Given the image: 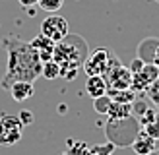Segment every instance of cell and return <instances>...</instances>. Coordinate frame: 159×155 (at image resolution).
<instances>
[{
    "label": "cell",
    "mask_w": 159,
    "mask_h": 155,
    "mask_svg": "<svg viewBox=\"0 0 159 155\" xmlns=\"http://www.w3.org/2000/svg\"><path fill=\"white\" fill-rule=\"evenodd\" d=\"M43 62L39 52L29 43H8V66L2 78V87H10L14 82H35L41 76Z\"/></svg>",
    "instance_id": "1"
},
{
    "label": "cell",
    "mask_w": 159,
    "mask_h": 155,
    "mask_svg": "<svg viewBox=\"0 0 159 155\" xmlns=\"http://www.w3.org/2000/svg\"><path fill=\"white\" fill-rule=\"evenodd\" d=\"M85 56H87L85 41L80 39V37H76V35H68L66 39H62L60 43L54 45L52 60H57L58 64L80 66V64H84Z\"/></svg>",
    "instance_id": "2"
},
{
    "label": "cell",
    "mask_w": 159,
    "mask_h": 155,
    "mask_svg": "<svg viewBox=\"0 0 159 155\" xmlns=\"http://www.w3.org/2000/svg\"><path fill=\"white\" fill-rule=\"evenodd\" d=\"M118 64H120V60H118V56L113 51L105 49V46H99V49L91 51L85 56L82 68H84L85 76H105L111 68H115Z\"/></svg>",
    "instance_id": "3"
},
{
    "label": "cell",
    "mask_w": 159,
    "mask_h": 155,
    "mask_svg": "<svg viewBox=\"0 0 159 155\" xmlns=\"http://www.w3.org/2000/svg\"><path fill=\"white\" fill-rule=\"evenodd\" d=\"M21 128L20 116L14 114H2L0 118V145H16L21 140Z\"/></svg>",
    "instance_id": "4"
},
{
    "label": "cell",
    "mask_w": 159,
    "mask_h": 155,
    "mask_svg": "<svg viewBox=\"0 0 159 155\" xmlns=\"http://www.w3.org/2000/svg\"><path fill=\"white\" fill-rule=\"evenodd\" d=\"M159 80V68L153 62H146L140 72L132 74V91L134 93H148L149 87Z\"/></svg>",
    "instance_id": "5"
},
{
    "label": "cell",
    "mask_w": 159,
    "mask_h": 155,
    "mask_svg": "<svg viewBox=\"0 0 159 155\" xmlns=\"http://www.w3.org/2000/svg\"><path fill=\"white\" fill-rule=\"evenodd\" d=\"M68 21L62 18V16H47V18L41 21V33L45 37H49L51 41L60 43L62 39H66L70 33Z\"/></svg>",
    "instance_id": "6"
},
{
    "label": "cell",
    "mask_w": 159,
    "mask_h": 155,
    "mask_svg": "<svg viewBox=\"0 0 159 155\" xmlns=\"http://www.w3.org/2000/svg\"><path fill=\"white\" fill-rule=\"evenodd\" d=\"M103 78L107 80L109 89H130L132 87V72L124 64L111 68Z\"/></svg>",
    "instance_id": "7"
},
{
    "label": "cell",
    "mask_w": 159,
    "mask_h": 155,
    "mask_svg": "<svg viewBox=\"0 0 159 155\" xmlns=\"http://www.w3.org/2000/svg\"><path fill=\"white\" fill-rule=\"evenodd\" d=\"M130 147L134 149V153L136 155H152L155 149H157V142H155V138L149 134V132H138L136 138L132 140V144Z\"/></svg>",
    "instance_id": "8"
},
{
    "label": "cell",
    "mask_w": 159,
    "mask_h": 155,
    "mask_svg": "<svg viewBox=\"0 0 159 155\" xmlns=\"http://www.w3.org/2000/svg\"><path fill=\"white\" fill-rule=\"evenodd\" d=\"M29 45L33 46V49L39 52V58H41V62H47L52 58V52H54V41H51L49 37H45L43 33H39L37 37H33L29 41Z\"/></svg>",
    "instance_id": "9"
},
{
    "label": "cell",
    "mask_w": 159,
    "mask_h": 155,
    "mask_svg": "<svg viewBox=\"0 0 159 155\" xmlns=\"http://www.w3.org/2000/svg\"><path fill=\"white\" fill-rule=\"evenodd\" d=\"M109 89L107 80L103 76H87V82H85V93L89 95L91 99H97L101 95H105Z\"/></svg>",
    "instance_id": "10"
},
{
    "label": "cell",
    "mask_w": 159,
    "mask_h": 155,
    "mask_svg": "<svg viewBox=\"0 0 159 155\" xmlns=\"http://www.w3.org/2000/svg\"><path fill=\"white\" fill-rule=\"evenodd\" d=\"M8 89H10L14 101H27V99L33 97V93H35L33 82H14Z\"/></svg>",
    "instance_id": "11"
},
{
    "label": "cell",
    "mask_w": 159,
    "mask_h": 155,
    "mask_svg": "<svg viewBox=\"0 0 159 155\" xmlns=\"http://www.w3.org/2000/svg\"><path fill=\"white\" fill-rule=\"evenodd\" d=\"M107 116L111 122H116V120H126L132 116V103H116L113 101L107 111Z\"/></svg>",
    "instance_id": "12"
},
{
    "label": "cell",
    "mask_w": 159,
    "mask_h": 155,
    "mask_svg": "<svg viewBox=\"0 0 159 155\" xmlns=\"http://www.w3.org/2000/svg\"><path fill=\"white\" fill-rule=\"evenodd\" d=\"M107 95L116 101V103H134L136 101V93L130 89H107Z\"/></svg>",
    "instance_id": "13"
},
{
    "label": "cell",
    "mask_w": 159,
    "mask_h": 155,
    "mask_svg": "<svg viewBox=\"0 0 159 155\" xmlns=\"http://www.w3.org/2000/svg\"><path fill=\"white\" fill-rule=\"evenodd\" d=\"M41 76L45 78V80H57V78H60V64L57 60H52V58L43 62Z\"/></svg>",
    "instance_id": "14"
},
{
    "label": "cell",
    "mask_w": 159,
    "mask_h": 155,
    "mask_svg": "<svg viewBox=\"0 0 159 155\" xmlns=\"http://www.w3.org/2000/svg\"><path fill=\"white\" fill-rule=\"evenodd\" d=\"M62 4H64V0H39L37 6L41 10H45L47 14H57L62 8Z\"/></svg>",
    "instance_id": "15"
},
{
    "label": "cell",
    "mask_w": 159,
    "mask_h": 155,
    "mask_svg": "<svg viewBox=\"0 0 159 155\" xmlns=\"http://www.w3.org/2000/svg\"><path fill=\"white\" fill-rule=\"evenodd\" d=\"M111 103H113V99H111L107 93H105V95H101V97H97V99H93V108H95V111H97L99 114H107Z\"/></svg>",
    "instance_id": "16"
},
{
    "label": "cell",
    "mask_w": 159,
    "mask_h": 155,
    "mask_svg": "<svg viewBox=\"0 0 159 155\" xmlns=\"http://www.w3.org/2000/svg\"><path fill=\"white\" fill-rule=\"evenodd\" d=\"M72 147L66 151V153H62V155H91V147H87L85 144H70Z\"/></svg>",
    "instance_id": "17"
},
{
    "label": "cell",
    "mask_w": 159,
    "mask_h": 155,
    "mask_svg": "<svg viewBox=\"0 0 159 155\" xmlns=\"http://www.w3.org/2000/svg\"><path fill=\"white\" fill-rule=\"evenodd\" d=\"M80 66H72V64H60V78H66L68 82L76 80V74H78Z\"/></svg>",
    "instance_id": "18"
},
{
    "label": "cell",
    "mask_w": 159,
    "mask_h": 155,
    "mask_svg": "<svg viewBox=\"0 0 159 155\" xmlns=\"http://www.w3.org/2000/svg\"><path fill=\"white\" fill-rule=\"evenodd\" d=\"M115 144L113 142H109V144H103V145H95L91 147V155H111L115 151Z\"/></svg>",
    "instance_id": "19"
},
{
    "label": "cell",
    "mask_w": 159,
    "mask_h": 155,
    "mask_svg": "<svg viewBox=\"0 0 159 155\" xmlns=\"http://www.w3.org/2000/svg\"><path fill=\"white\" fill-rule=\"evenodd\" d=\"M18 116H20V122L23 124V126H29V124H33V114H31L29 111H21Z\"/></svg>",
    "instance_id": "20"
},
{
    "label": "cell",
    "mask_w": 159,
    "mask_h": 155,
    "mask_svg": "<svg viewBox=\"0 0 159 155\" xmlns=\"http://www.w3.org/2000/svg\"><path fill=\"white\" fill-rule=\"evenodd\" d=\"M144 64H146V60H144V58H134V60H132V64H130L128 68H130V72H132V74H136V72H140V70L144 68Z\"/></svg>",
    "instance_id": "21"
},
{
    "label": "cell",
    "mask_w": 159,
    "mask_h": 155,
    "mask_svg": "<svg viewBox=\"0 0 159 155\" xmlns=\"http://www.w3.org/2000/svg\"><path fill=\"white\" fill-rule=\"evenodd\" d=\"M152 62L159 68V41L155 43V49H153V58H152Z\"/></svg>",
    "instance_id": "22"
},
{
    "label": "cell",
    "mask_w": 159,
    "mask_h": 155,
    "mask_svg": "<svg viewBox=\"0 0 159 155\" xmlns=\"http://www.w3.org/2000/svg\"><path fill=\"white\" fill-rule=\"evenodd\" d=\"M18 2H20L21 6H25V8H31V6L39 4V0H18Z\"/></svg>",
    "instance_id": "23"
},
{
    "label": "cell",
    "mask_w": 159,
    "mask_h": 155,
    "mask_svg": "<svg viewBox=\"0 0 159 155\" xmlns=\"http://www.w3.org/2000/svg\"><path fill=\"white\" fill-rule=\"evenodd\" d=\"M152 155H159V149H157V151H153V153H152Z\"/></svg>",
    "instance_id": "24"
},
{
    "label": "cell",
    "mask_w": 159,
    "mask_h": 155,
    "mask_svg": "<svg viewBox=\"0 0 159 155\" xmlns=\"http://www.w3.org/2000/svg\"><path fill=\"white\" fill-rule=\"evenodd\" d=\"M0 118H2V113H0Z\"/></svg>",
    "instance_id": "25"
},
{
    "label": "cell",
    "mask_w": 159,
    "mask_h": 155,
    "mask_svg": "<svg viewBox=\"0 0 159 155\" xmlns=\"http://www.w3.org/2000/svg\"><path fill=\"white\" fill-rule=\"evenodd\" d=\"M155 2H157V4H159V0H155Z\"/></svg>",
    "instance_id": "26"
}]
</instances>
